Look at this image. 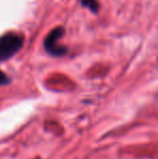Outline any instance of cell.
Instances as JSON below:
<instances>
[{"mask_svg":"<svg viewBox=\"0 0 158 159\" xmlns=\"http://www.w3.org/2000/svg\"><path fill=\"white\" fill-rule=\"evenodd\" d=\"M24 44V37L21 34L8 33L0 36V62L14 57Z\"/></svg>","mask_w":158,"mask_h":159,"instance_id":"6da1fadb","label":"cell"},{"mask_svg":"<svg viewBox=\"0 0 158 159\" xmlns=\"http://www.w3.org/2000/svg\"><path fill=\"white\" fill-rule=\"evenodd\" d=\"M64 34H65V30L62 26H59L47 35L43 42V47L49 54L53 55V57H62V55L66 54L67 48L59 44V41L63 38Z\"/></svg>","mask_w":158,"mask_h":159,"instance_id":"7a4b0ae2","label":"cell"},{"mask_svg":"<svg viewBox=\"0 0 158 159\" xmlns=\"http://www.w3.org/2000/svg\"><path fill=\"white\" fill-rule=\"evenodd\" d=\"M79 2L81 3V6L88 8L93 13H97V11H99L100 6L97 0H79Z\"/></svg>","mask_w":158,"mask_h":159,"instance_id":"3957f363","label":"cell"},{"mask_svg":"<svg viewBox=\"0 0 158 159\" xmlns=\"http://www.w3.org/2000/svg\"><path fill=\"white\" fill-rule=\"evenodd\" d=\"M10 82V78L6 75L2 70H0V86H4Z\"/></svg>","mask_w":158,"mask_h":159,"instance_id":"277c9868","label":"cell"}]
</instances>
